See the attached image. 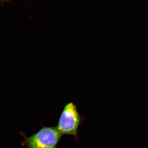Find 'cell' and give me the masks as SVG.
Listing matches in <instances>:
<instances>
[{"mask_svg":"<svg viewBox=\"0 0 148 148\" xmlns=\"http://www.w3.org/2000/svg\"><path fill=\"white\" fill-rule=\"evenodd\" d=\"M63 134L57 127H43L23 142L27 148H57Z\"/></svg>","mask_w":148,"mask_h":148,"instance_id":"6da1fadb","label":"cell"},{"mask_svg":"<svg viewBox=\"0 0 148 148\" xmlns=\"http://www.w3.org/2000/svg\"><path fill=\"white\" fill-rule=\"evenodd\" d=\"M82 121L76 106L70 103L64 107L56 127L63 135H72L77 141L79 138L78 130Z\"/></svg>","mask_w":148,"mask_h":148,"instance_id":"7a4b0ae2","label":"cell"}]
</instances>
